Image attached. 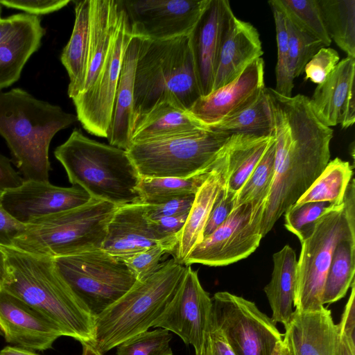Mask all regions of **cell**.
Returning <instances> with one entry per match:
<instances>
[{
	"label": "cell",
	"instance_id": "cell-1",
	"mask_svg": "<svg viewBox=\"0 0 355 355\" xmlns=\"http://www.w3.org/2000/svg\"><path fill=\"white\" fill-rule=\"evenodd\" d=\"M272 118L275 173L265 203L261 232L264 237L323 171L330 158L334 130L314 114L309 98L286 97L266 88Z\"/></svg>",
	"mask_w": 355,
	"mask_h": 355
},
{
	"label": "cell",
	"instance_id": "cell-2",
	"mask_svg": "<svg viewBox=\"0 0 355 355\" xmlns=\"http://www.w3.org/2000/svg\"><path fill=\"white\" fill-rule=\"evenodd\" d=\"M2 248L7 266L3 291L52 321L64 336L91 343L94 318L60 275L54 259Z\"/></svg>",
	"mask_w": 355,
	"mask_h": 355
},
{
	"label": "cell",
	"instance_id": "cell-3",
	"mask_svg": "<svg viewBox=\"0 0 355 355\" xmlns=\"http://www.w3.org/2000/svg\"><path fill=\"white\" fill-rule=\"evenodd\" d=\"M77 121L76 115L23 89L0 90V136L24 180L49 181L51 141Z\"/></svg>",
	"mask_w": 355,
	"mask_h": 355
},
{
	"label": "cell",
	"instance_id": "cell-4",
	"mask_svg": "<svg viewBox=\"0 0 355 355\" xmlns=\"http://www.w3.org/2000/svg\"><path fill=\"white\" fill-rule=\"evenodd\" d=\"M200 96L189 35L162 40L141 37L135 74L133 130L159 101L173 99L188 110Z\"/></svg>",
	"mask_w": 355,
	"mask_h": 355
},
{
	"label": "cell",
	"instance_id": "cell-5",
	"mask_svg": "<svg viewBox=\"0 0 355 355\" xmlns=\"http://www.w3.org/2000/svg\"><path fill=\"white\" fill-rule=\"evenodd\" d=\"M69 182L116 206L141 202L137 170L124 149L89 139L78 129L54 150Z\"/></svg>",
	"mask_w": 355,
	"mask_h": 355
},
{
	"label": "cell",
	"instance_id": "cell-6",
	"mask_svg": "<svg viewBox=\"0 0 355 355\" xmlns=\"http://www.w3.org/2000/svg\"><path fill=\"white\" fill-rule=\"evenodd\" d=\"M187 270L175 259L162 263L151 276L137 281L119 300L94 318L90 344L103 354L146 331L172 299Z\"/></svg>",
	"mask_w": 355,
	"mask_h": 355
},
{
	"label": "cell",
	"instance_id": "cell-7",
	"mask_svg": "<svg viewBox=\"0 0 355 355\" xmlns=\"http://www.w3.org/2000/svg\"><path fill=\"white\" fill-rule=\"evenodd\" d=\"M116 208L114 204L91 198L81 206L26 225L12 246L52 258L101 249Z\"/></svg>",
	"mask_w": 355,
	"mask_h": 355
},
{
	"label": "cell",
	"instance_id": "cell-8",
	"mask_svg": "<svg viewBox=\"0 0 355 355\" xmlns=\"http://www.w3.org/2000/svg\"><path fill=\"white\" fill-rule=\"evenodd\" d=\"M355 235V182H349L343 203L324 213L301 243L293 306L299 311L322 309L327 275L336 245Z\"/></svg>",
	"mask_w": 355,
	"mask_h": 355
},
{
	"label": "cell",
	"instance_id": "cell-9",
	"mask_svg": "<svg viewBox=\"0 0 355 355\" xmlns=\"http://www.w3.org/2000/svg\"><path fill=\"white\" fill-rule=\"evenodd\" d=\"M229 137L206 128L132 143L126 151L141 178H187L211 171Z\"/></svg>",
	"mask_w": 355,
	"mask_h": 355
},
{
	"label": "cell",
	"instance_id": "cell-10",
	"mask_svg": "<svg viewBox=\"0 0 355 355\" xmlns=\"http://www.w3.org/2000/svg\"><path fill=\"white\" fill-rule=\"evenodd\" d=\"M53 259L60 275L94 318L137 282L123 260L102 248Z\"/></svg>",
	"mask_w": 355,
	"mask_h": 355
},
{
	"label": "cell",
	"instance_id": "cell-11",
	"mask_svg": "<svg viewBox=\"0 0 355 355\" xmlns=\"http://www.w3.org/2000/svg\"><path fill=\"white\" fill-rule=\"evenodd\" d=\"M210 318L235 355H271L282 334L255 303L227 291L216 293Z\"/></svg>",
	"mask_w": 355,
	"mask_h": 355
},
{
	"label": "cell",
	"instance_id": "cell-12",
	"mask_svg": "<svg viewBox=\"0 0 355 355\" xmlns=\"http://www.w3.org/2000/svg\"><path fill=\"white\" fill-rule=\"evenodd\" d=\"M265 203H246L234 209L227 218L191 251L186 266L200 263L223 266L243 259L259 245Z\"/></svg>",
	"mask_w": 355,
	"mask_h": 355
},
{
	"label": "cell",
	"instance_id": "cell-13",
	"mask_svg": "<svg viewBox=\"0 0 355 355\" xmlns=\"http://www.w3.org/2000/svg\"><path fill=\"white\" fill-rule=\"evenodd\" d=\"M132 36L127 16L121 7L119 26L96 80L87 90L72 99L78 121L85 130L95 136L107 137L123 59Z\"/></svg>",
	"mask_w": 355,
	"mask_h": 355
},
{
	"label": "cell",
	"instance_id": "cell-14",
	"mask_svg": "<svg viewBox=\"0 0 355 355\" xmlns=\"http://www.w3.org/2000/svg\"><path fill=\"white\" fill-rule=\"evenodd\" d=\"M209 0H119L132 35L162 40L189 35Z\"/></svg>",
	"mask_w": 355,
	"mask_h": 355
},
{
	"label": "cell",
	"instance_id": "cell-15",
	"mask_svg": "<svg viewBox=\"0 0 355 355\" xmlns=\"http://www.w3.org/2000/svg\"><path fill=\"white\" fill-rule=\"evenodd\" d=\"M211 306V297L201 286L198 271L187 266L172 299L151 327L175 333L186 345H191L198 355L204 343Z\"/></svg>",
	"mask_w": 355,
	"mask_h": 355
},
{
	"label": "cell",
	"instance_id": "cell-16",
	"mask_svg": "<svg viewBox=\"0 0 355 355\" xmlns=\"http://www.w3.org/2000/svg\"><path fill=\"white\" fill-rule=\"evenodd\" d=\"M90 199L80 187H62L35 180H24L20 186L2 192L1 196L4 209L24 225L81 206Z\"/></svg>",
	"mask_w": 355,
	"mask_h": 355
},
{
	"label": "cell",
	"instance_id": "cell-17",
	"mask_svg": "<svg viewBox=\"0 0 355 355\" xmlns=\"http://www.w3.org/2000/svg\"><path fill=\"white\" fill-rule=\"evenodd\" d=\"M264 87V62L259 58L231 83L200 96L188 112L202 125H211L249 105Z\"/></svg>",
	"mask_w": 355,
	"mask_h": 355
},
{
	"label": "cell",
	"instance_id": "cell-18",
	"mask_svg": "<svg viewBox=\"0 0 355 355\" xmlns=\"http://www.w3.org/2000/svg\"><path fill=\"white\" fill-rule=\"evenodd\" d=\"M0 331L9 343L39 351L51 348L64 336L52 321L3 291L0 293Z\"/></svg>",
	"mask_w": 355,
	"mask_h": 355
},
{
	"label": "cell",
	"instance_id": "cell-19",
	"mask_svg": "<svg viewBox=\"0 0 355 355\" xmlns=\"http://www.w3.org/2000/svg\"><path fill=\"white\" fill-rule=\"evenodd\" d=\"M234 15L227 0H209L189 35L201 96L212 91L216 63L222 37Z\"/></svg>",
	"mask_w": 355,
	"mask_h": 355
},
{
	"label": "cell",
	"instance_id": "cell-20",
	"mask_svg": "<svg viewBox=\"0 0 355 355\" xmlns=\"http://www.w3.org/2000/svg\"><path fill=\"white\" fill-rule=\"evenodd\" d=\"M355 58L347 56L326 79L318 85L309 98L317 118L326 126L347 128L355 122Z\"/></svg>",
	"mask_w": 355,
	"mask_h": 355
},
{
	"label": "cell",
	"instance_id": "cell-21",
	"mask_svg": "<svg viewBox=\"0 0 355 355\" xmlns=\"http://www.w3.org/2000/svg\"><path fill=\"white\" fill-rule=\"evenodd\" d=\"M283 340L291 355H339L340 334L331 311L294 310Z\"/></svg>",
	"mask_w": 355,
	"mask_h": 355
},
{
	"label": "cell",
	"instance_id": "cell-22",
	"mask_svg": "<svg viewBox=\"0 0 355 355\" xmlns=\"http://www.w3.org/2000/svg\"><path fill=\"white\" fill-rule=\"evenodd\" d=\"M263 53L257 28L233 15L222 37L212 91L235 80L251 62L261 58Z\"/></svg>",
	"mask_w": 355,
	"mask_h": 355
},
{
	"label": "cell",
	"instance_id": "cell-23",
	"mask_svg": "<svg viewBox=\"0 0 355 355\" xmlns=\"http://www.w3.org/2000/svg\"><path fill=\"white\" fill-rule=\"evenodd\" d=\"M157 245H162L146 216L145 205L138 202L117 207L108 223L102 249L125 260Z\"/></svg>",
	"mask_w": 355,
	"mask_h": 355
},
{
	"label": "cell",
	"instance_id": "cell-24",
	"mask_svg": "<svg viewBox=\"0 0 355 355\" xmlns=\"http://www.w3.org/2000/svg\"><path fill=\"white\" fill-rule=\"evenodd\" d=\"M227 159L225 145L209 175L195 195L186 222L173 251L177 262H184L193 248L203 239V232L216 198L226 183Z\"/></svg>",
	"mask_w": 355,
	"mask_h": 355
},
{
	"label": "cell",
	"instance_id": "cell-25",
	"mask_svg": "<svg viewBox=\"0 0 355 355\" xmlns=\"http://www.w3.org/2000/svg\"><path fill=\"white\" fill-rule=\"evenodd\" d=\"M45 33L39 17L20 13L15 30L0 45V90L19 79L25 64L40 49Z\"/></svg>",
	"mask_w": 355,
	"mask_h": 355
},
{
	"label": "cell",
	"instance_id": "cell-26",
	"mask_svg": "<svg viewBox=\"0 0 355 355\" xmlns=\"http://www.w3.org/2000/svg\"><path fill=\"white\" fill-rule=\"evenodd\" d=\"M140 42L141 37L132 35L125 49L107 137L110 145L125 150L133 132L135 74Z\"/></svg>",
	"mask_w": 355,
	"mask_h": 355
},
{
	"label": "cell",
	"instance_id": "cell-27",
	"mask_svg": "<svg viewBox=\"0 0 355 355\" xmlns=\"http://www.w3.org/2000/svg\"><path fill=\"white\" fill-rule=\"evenodd\" d=\"M121 12L119 0H90L89 47L84 92L94 84L103 66Z\"/></svg>",
	"mask_w": 355,
	"mask_h": 355
},
{
	"label": "cell",
	"instance_id": "cell-28",
	"mask_svg": "<svg viewBox=\"0 0 355 355\" xmlns=\"http://www.w3.org/2000/svg\"><path fill=\"white\" fill-rule=\"evenodd\" d=\"M75 21L67 45L60 55L69 83L67 94L71 99L84 92L89 57L90 0L75 1Z\"/></svg>",
	"mask_w": 355,
	"mask_h": 355
},
{
	"label": "cell",
	"instance_id": "cell-29",
	"mask_svg": "<svg viewBox=\"0 0 355 355\" xmlns=\"http://www.w3.org/2000/svg\"><path fill=\"white\" fill-rule=\"evenodd\" d=\"M205 129L179 103L167 98L143 116L133 130L131 144Z\"/></svg>",
	"mask_w": 355,
	"mask_h": 355
},
{
	"label": "cell",
	"instance_id": "cell-30",
	"mask_svg": "<svg viewBox=\"0 0 355 355\" xmlns=\"http://www.w3.org/2000/svg\"><path fill=\"white\" fill-rule=\"evenodd\" d=\"M273 269L269 283L264 287L272 322L285 327L293 313L297 282V260L294 250L288 245L272 255Z\"/></svg>",
	"mask_w": 355,
	"mask_h": 355
},
{
	"label": "cell",
	"instance_id": "cell-31",
	"mask_svg": "<svg viewBox=\"0 0 355 355\" xmlns=\"http://www.w3.org/2000/svg\"><path fill=\"white\" fill-rule=\"evenodd\" d=\"M272 137L237 135L225 144L227 159L225 187L236 194L254 170Z\"/></svg>",
	"mask_w": 355,
	"mask_h": 355
},
{
	"label": "cell",
	"instance_id": "cell-32",
	"mask_svg": "<svg viewBox=\"0 0 355 355\" xmlns=\"http://www.w3.org/2000/svg\"><path fill=\"white\" fill-rule=\"evenodd\" d=\"M206 128L227 137L237 135L272 137V118L266 87L249 105Z\"/></svg>",
	"mask_w": 355,
	"mask_h": 355
},
{
	"label": "cell",
	"instance_id": "cell-33",
	"mask_svg": "<svg viewBox=\"0 0 355 355\" xmlns=\"http://www.w3.org/2000/svg\"><path fill=\"white\" fill-rule=\"evenodd\" d=\"M352 174L349 163L336 157L328 162L321 174L295 205L327 202L335 206L341 205Z\"/></svg>",
	"mask_w": 355,
	"mask_h": 355
},
{
	"label": "cell",
	"instance_id": "cell-34",
	"mask_svg": "<svg viewBox=\"0 0 355 355\" xmlns=\"http://www.w3.org/2000/svg\"><path fill=\"white\" fill-rule=\"evenodd\" d=\"M355 235L341 240L336 246L327 275L322 304L334 303L345 296L354 281Z\"/></svg>",
	"mask_w": 355,
	"mask_h": 355
},
{
	"label": "cell",
	"instance_id": "cell-35",
	"mask_svg": "<svg viewBox=\"0 0 355 355\" xmlns=\"http://www.w3.org/2000/svg\"><path fill=\"white\" fill-rule=\"evenodd\" d=\"M327 32L348 57L355 58V0H318Z\"/></svg>",
	"mask_w": 355,
	"mask_h": 355
},
{
	"label": "cell",
	"instance_id": "cell-36",
	"mask_svg": "<svg viewBox=\"0 0 355 355\" xmlns=\"http://www.w3.org/2000/svg\"><path fill=\"white\" fill-rule=\"evenodd\" d=\"M209 173L210 171L187 178H141L137 187L141 203L155 205L176 197L196 194Z\"/></svg>",
	"mask_w": 355,
	"mask_h": 355
},
{
	"label": "cell",
	"instance_id": "cell-37",
	"mask_svg": "<svg viewBox=\"0 0 355 355\" xmlns=\"http://www.w3.org/2000/svg\"><path fill=\"white\" fill-rule=\"evenodd\" d=\"M275 139L272 137L258 164L235 194V207L246 203H266L275 173Z\"/></svg>",
	"mask_w": 355,
	"mask_h": 355
},
{
	"label": "cell",
	"instance_id": "cell-38",
	"mask_svg": "<svg viewBox=\"0 0 355 355\" xmlns=\"http://www.w3.org/2000/svg\"><path fill=\"white\" fill-rule=\"evenodd\" d=\"M286 18L320 40L327 47L331 40L327 32L318 0H271Z\"/></svg>",
	"mask_w": 355,
	"mask_h": 355
},
{
	"label": "cell",
	"instance_id": "cell-39",
	"mask_svg": "<svg viewBox=\"0 0 355 355\" xmlns=\"http://www.w3.org/2000/svg\"><path fill=\"white\" fill-rule=\"evenodd\" d=\"M288 35V68L294 80L301 75L311 58L326 47L318 39L304 31L286 19Z\"/></svg>",
	"mask_w": 355,
	"mask_h": 355
},
{
	"label": "cell",
	"instance_id": "cell-40",
	"mask_svg": "<svg viewBox=\"0 0 355 355\" xmlns=\"http://www.w3.org/2000/svg\"><path fill=\"white\" fill-rule=\"evenodd\" d=\"M270 6L275 24L277 46V60L275 68L276 87L275 90L282 96H292L294 87L288 68V35L287 21L283 12L275 5L268 1Z\"/></svg>",
	"mask_w": 355,
	"mask_h": 355
},
{
	"label": "cell",
	"instance_id": "cell-41",
	"mask_svg": "<svg viewBox=\"0 0 355 355\" xmlns=\"http://www.w3.org/2000/svg\"><path fill=\"white\" fill-rule=\"evenodd\" d=\"M171 338L165 329L146 331L118 345L116 355H173L169 344Z\"/></svg>",
	"mask_w": 355,
	"mask_h": 355
},
{
	"label": "cell",
	"instance_id": "cell-42",
	"mask_svg": "<svg viewBox=\"0 0 355 355\" xmlns=\"http://www.w3.org/2000/svg\"><path fill=\"white\" fill-rule=\"evenodd\" d=\"M335 207L338 206L327 202L294 204L284 213V225L302 242L313 230L320 218Z\"/></svg>",
	"mask_w": 355,
	"mask_h": 355
},
{
	"label": "cell",
	"instance_id": "cell-43",
	"mask_svg": "<svg viewBox=\"0 0 355 355\" xmlns=\"http://www.w3.org/2000/svg\"><path fill=\"white\" fill-rule=\"evenodd\" d=\"M167 250L161 245L152 247L123 260L137 281L151 276L161 267L160 261Z\"/></svg>",
	"mask_w": 355,
	"mask_h": 355
},
{
	"label": "cell",
	"instance_id": "cell-44",
	"mask_svg": "<svg viewBox=\"0 0 355 355\" xmlns=\"http://www.w3.org/2000/svg\"><path fill=\"white\" fill-rule=\"evenodd\" d=\"M338 52L332 48H321L304 67L305 80L319 85L322 83L339 62Z\"/></svg>",
	"mask_w": 355,
	"mask_h": 355
},
{
	"label": "cell",
	"instance_id": "cell-45",
	"mask_svg": "<svg viewBox=\"0 0 355 355\" xmlns=\"http://www.w3.org/2000/svg\"><path fill=\"white\" fill-rule=\"evenodd\" d=\"M235 207V193L227 190L225 184L218 194L206 223L203 239L214 232L230 216Z\"/></svg>",
	"mask_w": 355,
	"mask_h": 355
},
{
	"label": "cell",
	"instance_id": "cell-46",
	"mask_svg": "<svg viewBox=\"0 0 355 355\" xmlns=\"http://www.w3.org/2000/svg\"><path fill=\"white\" fill-rule=\"evenodd\" d=\"M196 194L176 197L159 204L145 205V214L148 219L177 216L188 214Z\"/></svg>",
	"mask_w": 355,
	"mask_h": 355
},
{
	"label": "cell",
	"instance_id": "cell-47",
	"mask_svg": "<svg viewBox=\"0 0 355 355\" xmlns=\"http://www.w3.org/2000/svg\"><path fill=\"white\" fill-rule=\"evenodd\" d=\"M70 2V0H0L2 6L37 17L56 12Z\"/></svg>",
	"mask_w": 355,
	"mask_h": 355
},
{
	"label": "cell",
	"instance_id": "cell-48",
	"mask_svg": "<svg viewBox=\"0 0 355 355\" xmlns=\"http://www.w3.org/2000/svg\"><path fill=\"white\" fill-rule=\"evenodd\" d=\"M0 192V245L12 246L14 240L24 232V225L13 218L3 207Z\"/></svg>",
	"mask_w": 355,
	"mask_h": 355
},
{
	"label": "cell",
	"instance_id": "cell-49",
	"mask_svg": "<svg viewBox=\"0 0 355 355\" xmlns=\"http://www.w3.org/2000/svg\"><path fill=\"white\" fill-rule=\"evenodd\" d=\"M350 288V295L338 326L340 334L355 344V281Z\"/></svg>",
	"mask_w": 355,
	"mask_h": 355
},
{
	"label": "cell",
	"instance_id": "cell-50",
	"mask_svg": "<svg viewBox=\"0 0 355 355\" xmlns=\"http://www.w3.org/2000/svg\"><path fill=\"white\" fill-rule=\"evenodd\" d=\"M24 178L11 165V159L0 154V192L20 186Z\"/></svg>",
	"mask_w": 355,
	"mask_h": 355
},
{
	"label": "cell",
	"instance_id": "cell-51",
	"mask_svg": "<svg viewBox=\"0 0 355 355\" xmlns=\"http://www.w3.org/2000/svg\"><path fill=\"white\" fill-rule=\"evenodd\" d=\"M207 334L219 355H235L221 331L209 318Z\"/></svg>",
	"mask_w": 355,
	"mask_h": 355
},
{
	"label": "cell",
	"instance_id": "cell-52",
	"mask_svg": "<svg viewBox=\"0 0 355 355\" xmlns=\"http://www.w3.org/2000/svg\"><path fill=\"white\" fill-rule=\"evenodd\" d=\"M19 17L20 13H17L5 18H0V45L15 30Z\"/></svg>",
	"mask_w": 355,
	"mask_h": 355
},
{
	"label": "cell",
	"instance_id": "cell-53",
	"mask_svg": "<svg viewBox=\"0 0 355 355\" xmlns=\"http://www.w3.org/2000/svg\"><path fill=\"white\" fill-rule=\"evenodd\" d=\"M0 355H40L32 350L20 347L6 346L0 350Z\"/></svg>",
	"mask_w": 355,
	"mask_h": 355
},
{
	"label": "cell",
	"instance_id": "cell-54",
	"mask_svg": "<svg viewBox=\"0 0 355 355\" xmlns=\"http://www.w3.org/2000/svg\"><path fill=\"white\" fill-rule=\"evenodd\" d=\"M339 355H355V344L352 343L346 337L340 334Z\"/></svg>",
	"mask_w": 355,
	"mask_h": 355
},
{
	"label": "cell",
	"instance_id": "cell-55",
	"mask_svg": "<svg viewBox=\"0 0 355 355\" xmlns=\"http://www.w3.org/2000/svg\"><path fill=\"white\" fill-rule=\"evenodd\" d=\"M6 270V256L2 246L0 245V293L3 291Z\"/></svg>",
	"mask_w": 355,
	"mask_h": 355
},
{
	"label": "cell",
	"instance_id": "cell-56",
	"mask_svg": "<svg viewBox=\"0 0 355 355\" xmlns=\"http://www.w3.org/2000/svg\"><path fill=\"white\" fill-rule=\"evenodd\" d=\"M198 355H219L213 344L211 343L207 331L205 333L204 343L200 352Z\"/></svg>",
	"mask_w": 355,
	"mask_h": 355
},
{
	"label": "cell",
	"instance_id": "cell-57",
	"mask_svg": "<svg viewBox=\"0 0 355 355\" xmlns=\"http://www.w3.org/2000/svg\"><path fill=\"white\" fill-rule=\"evenodd\" d=\"M271 355H291L283 339L276 344Z\"/></svg>",
	"mask_w": 355,
	"mask_h": 355
},
{
	"label": "cell",
	"instance_id": "cell-58",
	"mask_svg": "<svg viewBox=\"0 0 355 355\" xmlns=\"http://www.w3.org/2000/svg\"><path fill=\"white\" fill-rule=\"evenodd\" d=\"M83 352L81 355H104V354L96 349L92 344L88 343H81Z\"/></svg>",
	"mask_w": 355,
	"mask_h": 355
},
{
	"label": "cell",
	"instance_id": "cell-59",
	"mask_svg": "<svg viewBox=\"0 0 355 355\" xmlns=\"http://www.w3.org/2000/svg\"><path fill=\"white\" fill-rule=\"evenodd\" d=\"M1 12H2V6L0 3V18L1 17Z\"/></svg>",
	"mask_w": 355,
	"mask_h": 355
}]
</instances>
